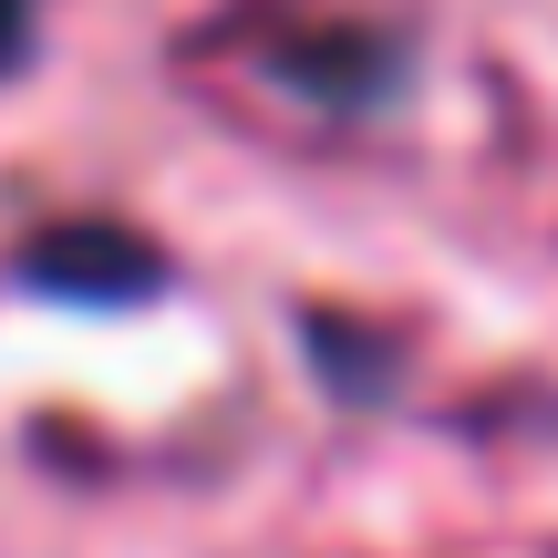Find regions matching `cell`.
I'll return each mask as SVG.
<instances>
[{
	"label": "cell",
	"mask_w": 558,
	"mask_h": 558,
	"mask_svg": "<svg viewBox=\"0 0 558 558\" xmlns=\"http://www.w3.org/2000/svg\"><path fill=\"white\" fill-rule=\"evenodd\" d=\"M32 279L41 290H104V300H145L156 290V248L145 239H124V228H62V239H41L32 248Z\"/></svg>",
	"instance_id": "cell-1"
},
{
	"label": "cell",
	"mask_w": 558,
	"mask_h": 558,
	"mask_svg": "<svg viewBox=\"0 0 558 558\" xmlns=\"http://www.w3.org/2000/svg\"><path fill=\"white\" fill-rule=\"evenodd\" d=\"M21 21H32V11H21V0H0V62L21 52Z\"/></svg>",
	"instance_id": "cell-2"
}]
</instances>
